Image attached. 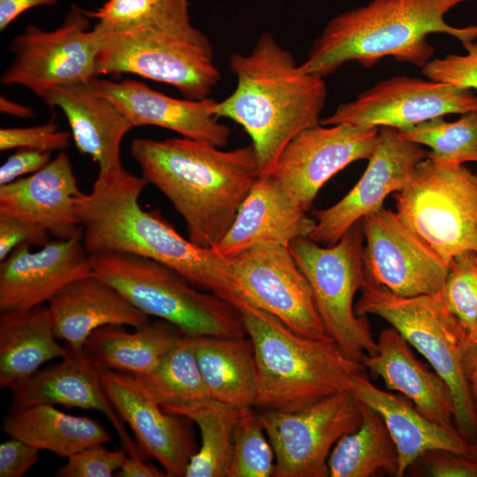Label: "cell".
I'll return each instance as SVG.
<instances>
[{
    "label": "cell",
    "instance_id": "d6a6232c",
    "mask_svg": "<svg viewBox=\"0 0 477 477\" xmlns=\"http://www.w3.org/2000/svg\"><path fill=\"white\" fill-rule=\"evenodd\" d=\"M398 466V452L382 418L362 404L360 425L343 435L329 456V476L375 477L382 473L397 477Z\"/></svg>",
    "mask_w": 477,
    "mask_h": 477
},
{
    "label": "cell",
    "instance_id": "7402d4cb",
    "mask_svg": "<svg viewBox=\"0 0 477 477\" xmlns=\"http://www.w3.org/2000/svg\"><path fill=\"white\" fill-rule=\"evenodd\" d=\"M80 190L69 155L60 151L40 170L0 186V214L44 227L56 239L81 231L76 205Z\"/></svg>",
    "mask_w": 477,
    "mask_h": 477
},
{
    "label": "cell",
    "instance_id": "3957f363",
    "mask_svg": "<svg viewBox=\"0 0 477 477\" xmlns=\"http://www.w3.org/2000/svg\"><path fill=\"white\" fill-rule=\"evenodd\" d=\"M230 68L235 89L216 101L212 111L243 127L252 140L260 176L267 175L297 134L320 123L327 97L324 78L303 72L268 32L249 53L233 54Z\"/></svg>",
    "mask_w": 477,
    "mask_h": 477
},
{
    "label": "cell",
    "instance_id": "816d5d0a",
    "mask_svg": "<svg viewBox=\"0 0 477 477\" xmlns=\"http://www.w3.org/2000/svg\"><path fill=\"white\" fill-rule=\"evenodd\" d=\"M155 1H163V0H155Z\"/></svg>",
    "mask_w": 477,
    "mask_h": 477
},
{
    "label": "cell",
    "instance_id": "b9f144b4",
    "mask_svg": "<svg viewBox=\"0 0 477 477\" xmlns=\"http://www.w3.org/2000/svg\"><path fill=\"white\" fill-rule=\"evenodd\" d=\"M413 468H417L414 473H420V476L477 477L476 458L445 450H434L423 454L408 470Z\"/></svg>",
    "mask_w": 477,
    "mask_h": 477
},
{
    "label": "cell",
    "instance_id": "c3c4849f",
    "mask_svg": "<svg viewBox=\"0 0 477 477\" xmlns=\"http://www.w3.org/2000/svg\"><path fill=\"white\" fill-rule=\"evenodd\" d=\"M118 477H163L167 476L163 470H159L144 458L128 456L120 469L116 473Z\"/></svg>",
    "mask_w": 477,
    "mask_h": 477
},
{
    "label": "cell",
    "instance_id": "6da1fadb",
    "mask_svg": "<svg viewBox=\"0 0 477 477\" xmlns=\"http://www.w3.org/2000/svg\"><path fill=\"white\" fill-rule=\"evenodd\" d=\"M148 183L123 165L99 172L76 205L82 240L90 255L126 253L154 260L193 285L234 305L229 258L182 237L157 210H146L140 197Z\"/></svg>",
    "mask_w": 477,
    "mask_h": 477
},
{
    "label": "cell",
    "instance_id": "ac0fdd59",
    "mask_svg": "<svg viewBox=\"0 0 477 477\" xmlns=\"http://www.w3.org/2000/svg\"><path fill=\"white\" fill-rule=\"evenodd\" d=\"M0 262V315L27 312L49 302L73 280L93 273L82 230L37 251L21 245Z\"/></svg>",
    "mask_w": 477,
    "mask_h": 477
},
{
    "label": "cell",
    "instance_id": "d590c367",
    "mask_svg": "<svg viewBox=\"0 0 477 477\" xmlns=\"http://www.w3.org/2000/svg\"><path fill=\"white\" fill-rule=\"evenodd\" d=\"M402 140L427 146V157L442 163H477V110L461 114L456 121L437 117L399 131Z\"/></svg>",
    "mask_w": 477,
    "mask_h": 477
},
{
    "label": "cell",
    "instance_id": "5bb4252c",
    "mask_svg": "<svg viewBox=\"0 0 477 477\" xmlns=\"http://www.w3.org/2000/svg\"><path fill=\"white\" fill-rule=\"evenodd\" d=\"M473 110H477V95L471 89L405 75L378 81L320 123L403 131L437 117Z\"/></svg>",
    "mask_w": 477,
    "mask_h": 477
},
{
    "label": "cell",
    "instance_id": "d4e9b609",
    "mask_svg": "<svg viewBox=\"0 0 477 477\" xmlns=\"http://www.w3.org/2000/svg\"><path fill=\"white\" fill-rule=\"evenodd\" d=\"M352 391L359 401L375 410L382 418L398 452L397 477L405 476L420 457L434 450H450L475 458L473 446L458 429L432 421L405 396L376 387L366 372L353 375Z\"/></svg>",
    "mask_w": 477,
    "mask_h": 477
},
{
    "label": "cell",
    "instance_id": "7a4b0ae2",
    "mask_svg": "<svg viewBox=\"0 0 477 477\" xmlns=\"http://www.w3.org/2000/svg\"><path fill=\"white\" fill-rule=\"evenodd\" d=\"M130 154L141 177L185 221L188 238L214 248L260 177L251 144L231 150L186 137L134 139Z\"/></svg>",
    "mask_w": 477,
    "mask_h": 477
},
{
    "label": "cell",
    "instance_id": "f6af8a7d",
    "mask_svg": "<svg viewBox=\"0 0 477 477\" xmlns=\"http://www.w3.org/2000/svg\"><path fill=\"white\" fill-rule=\"evenodd\" d=\"M51 154L35 149H18L0 167V186L40 170L50 162Z\"/></svg>",
    "mask_w": 477,
    "mask_h": 477
},
{
    "label": "cell",
    "instance_id": "d6986e66",
    "mask_svg": "<svg viewBox=\"0 0 477 477\" xmlns=\"http://www.w3.org/2000/svg\"><path fill=\"white\" fill-rule=\"evenodd\" d=\"M103 388L123 421L134 434L142 454L157 460L168 477H183L198 447L184 416L166 413L136 376L100 370Z\"/></svg>",
    "mask_w": 477,
    "mask_h": 477
},
{
    "label": "cell",
    "instance_id": "2e32d148",
    "mask_svg": "<svg viewBox=\"0 0 477 477\" xmlns=\"http://www.w3.org/2000/svg\"><path fill=\"white\" fill-rule=\"evenodd\" d=\"M366 279L402 297L442 291L450 267L400 220L381 208L362 220Z\"/></svg>",
    "mask_w": 477,
    "mask_h": 477
},
{
    "label": "cell",
    "instance_id": "cb8c5ba5",
    "mask_svg": "<svg viewBox=\"0 0 477 477\" xmlns=\"http://www.w3.org/2000/svg\"><path fill=\"white\" fill-rule=\"evenodd\" d=\"M48 304L56 337L76 353L83 352L88 337L101 327L136 328L150 321L119 291L94 273L66 284Z\"/></svg>",
    "mask_w": 477,
    "mask_h": 477
},
{
    "label": "cell",
    "instance_id": "44dd1931",
    "mask_svg": "<svg viewBox=\"0 0 477 477\" xmlns=\"http://www.w3.org/2000/svg\"><path fill=\"white\" fill-rule=\"evenodd\" d=\"M10 390V409L36 405H61L100 412L110 421L128 456L143 458L103 388L100 370L87 359L84 352H72L61 362L39 369Z\"/></svg>",
    "mask_w": 477,
    "mask_h": 477
},
{
    "label": "cell",
    "instance_id": "bcb514c9",
    "mask_svg": "<svg viewBox=\"0 0 477 477\" xmlns=\"http://www.w3.org/2000/svg\"><path fill=\"white\" fill-rule=\"evenodd\" d=\"M57 0H0V30L4 31L24 12L38 6H51Z\"/></svg>",
    "mask_w": 477,
    "mask_h": 477
},
{
    "label": "cell",
    "instance_id": "8d00e7d4",
    "mask_svg": "<svg viewBox=\"0 0 477 477\" xmlns=\"http://www.w3.org/2000/svg\"><path fill=\"white\" fill-rule=\"evenodd\" d=\"M252 408H246L233 431V452L229 477H269L275 472V453Z\"/></svg>",
    "mask_w": 477,
    "mask_h": 477
},
{
    "label": "cell",
    "instance_id": "277c9868",
    "mask_svg": "<svg viewBox=\"0 0 477 477\" xmlns=\"http://www.w3.org/2000/svg\"><path fill=\"white\" fill-rule=\"evenodd\" d=\"M466 1L370 0L332 18L300 68L324 78L345 63L369 68L384 57L422 68L435 51L428 34H449L462 44L477 39V25L458 27L445 21L451 9Z\"/></svg>",
    "mask_w": 477,
    "mask_h": 477
},
{
    "label": "cell",
    "instance_id": "9a60e30c",
    "mask_svg": "<svg viewBox=\"0 0 477 477\" xmlns=\"http://www.w3.org/2000/svg\"><path fill=\"white\" fill-rule=\"evenodd\" d=\"M378 132L377 127L319 123L300 132L286 145L269 175L307 212L330 178L355 161L369 159Z\"/></svg>",
    "mask_w": 477,
    "mask_h": 477
},
{
    "label": "cell",
    "instance_id": "1f68e13d",
    "mask_svg": "<svg viewBox=\"0 0 477 477\" xmlns=\"http://www.w3.org/2000/svg\"><path fill=\"white\" fill-rule=\"evenodd\" d=\"M169 413L184 416L197 425L201 444L186 467L185 477H229L233 431L245 409L212 398L163 405Z\"/></svg>",
    "mask_w": 477,
    "mask_h": 477
},
{
    "label": "cell",
    "instance_id": "7bdbcfd3",
    "mask_svg": "<svg viewBox=\"0 0 477 477\" xmlns=\"http://www.w3.org/2000/svg\"><path fill=\"white\" fill-rule=\"evenodd\" d=\"M49 232L42 226L28 220L0 214V261L16 247L26 244L40 247L49 243Z\"/></svg>",
    "mask_w": 477,
    "mask_h": 477
},
{
    "label": "cell",
    "instance_id": "681fc988",
    "mask_svg": "<svg viewBox=\"0 0 477 477\" xmlns=\"http://www.w3.org/2000/svg\"><path fill=\"white\" fill-rule=\"evenodd\" d=\"M0 111L4 114L19 118L28 119L34 117L32 108L10 100L4 95L0 96Z\"/></svg>",
    "mask_w": 477,
    "mask_h": 477
},
{
    "label": "cell",
    "instance_id": "f1b7e54d",
    "mask_svg": "<svg viewBox=\"0 0 477 477\" xmlns=\"http://www.w3.org/2000/svg\"><path fill=\"white\" fill-rule=\"evenodd\" d=\"M194 349L210 398L238 409L256 405V363L247 336L196 337Z\"/></svg>",
    "mask_w": 477,
    "mask_h": 477
},
{
    "label": "cell",
    "instance_id": "ab89813d",
    "mask_svg": "<svg viewBox=\"0 0 477 477\" xmlns=\"http://www.w3.org/2000/svg\"><path fill=\"white\" fill-rule=\"evenodd\" d=\"M463 45L467 51L465 55L452 54L430 59L422 67L424 76L459 88H477V42Z\"/></svg>",
    "mask_w": 477,
    "mask_h": 477
},
{
    "label": "cell",
    "instance_id": "4dcf8cb0",
    "mask_svg": "<svg viewBox=\"0 0 477 477\" xmlns=\"http://www.w3.org/2000/svg\"><path fill=\"white\" fill-rule=\"evenodd\" d=\"M3 430L9 437L66 458L110 440L98 421L65 413L51 405L10 409L4 418Z\"/></svg>",
    "mask_w": 477,
    "mask_h": 477
},
{
    "label": "cell",
    "instance_id": "5b68a950",
    "mask_svg": "<svg viewBox=\"0 0 477 477\" xmlns=\"http://www.w3.org/2000/svg\"><path fill=\"white\" fill-rule=\"evenodd\" d=\"M254 351L256 405L263 411L294 412L337 392L352 390L362 362L343 353L332 339L300 335L242 297L234 303Z\"/></svg>",
    "mask_w": 477,
    "mask_h": 477
},
{
    "label": "cell",
    "instance_id": "ee69618b",
    "mask_svg": "<svg viewBox=\"0 0 477 477\" xmlns=\"http://www.w3.org/2000/svg\"><path fill=\"white\" fill-rule=\"evenodd\" d=\"M40 450L17 438L0 443V477H21L39 459Z\"/></svg>",
    "mask_w": 477,
    "mask_h": 477
},
{
    "label": "cell",
    "instance_id": "484cf974",
    "mask_svg": "<svg viewBox=\"0 0 477 477\" xmlns=\"http://www.w3.org/2000/svg\"><path fill=\"white\" fill-rule=\"evenodd\" d=\"M64 114L78 150L98 163L99 172L122 164L121 143L133 128L124 113L89 82L57 87L43 98Z\"/></svg>",
    "mask_w": 477,
    "mask_h": 477
},
{
    "label": "cell",
    "instance_id": "74e56055",
    "mask_svg": "<svg viewBox=\"0 0 477 477\" xmlns=\"http://www.w3.org/2000/svg\"><path fill=\"white\" fill-rule=\"evenodd\" d=\"M441 293L468 334L477 318V252L464 253L452 261Z\"/></svg>",
    "mask_w": 477,
    "mask_h": 477
},
{
    "label": "cell",
    "instance_id": "f907efd6",
    "mask_svg": "<svg viewBox=\"0 0 477 477\" xmlns=\"http://www.w3.org/2000/svg\"><path fill=\"white\" fill-rule=\"evenodd\" d=\"M469 339L477 344V318L476 321L472 328V329L468 333Z\"/></svg>",
    "mask_w": 477,
    "mask_h": 477
},
{
    "label": "cell",
    "instance_id": "ffe728a7",
    "mask_svg": "<svg viewBox=\"0 0 477 477\" xmlns=\"http://www.w3.org/2000/svg\"><path fill=\"white\" fill-rule=\"evenodd\" d=\"M95 88L110 100L133 127L153 125L218 148L228 144L231 130L218 121L212 109L216 101L177 99L134 80L95 78Z\"/></svg>",
    "mask_w": 477,
    "mask_h": 477
},
{
    "label": "cell",
    "instance_id": "7c38bea8",
    "mask_svg": "<svg viewBox=\"0 0 477 477\" xmlns=\"http://www.w3.org/2000/svg\"><path fill=\"white\" fill-rule=\"evenodd\" d=\"M258 418L275 453L274 477H327L334 445L361 423L362 404L345 390L299 411H262Z\"/></svg>",
    "mask_w": 477,
    "mask_h": 477
},
{
    "label": "cell",
    "instance_id": "8fae6325",
    "mask_svg": "<svg viewBox=\"0 0 477 477\" xmlns=\"http://www.w3.org/2000/svg\"><path fill=\"white\" fill-rule=\"evenodd\" d=\"M90 20L86 10L73 5L54 30L27 25L9 44L14 57L1 83L25 87L43 99L57 87L98 78L100 44Z\"/></svg>",
    "mask_w": 477,
    "mask_h": 477
},
{
    "label": "cell",
    "instance_id": "60d3db41",
    "mask_svg": "<svg viewBox=\"0 0 477 477\" xmlns=\"http://www.w3.org/2000/svg\"><path fill=\"white\" fill-rule=\"evenodd\" d=\"M128 457L122 448L109 450L102 443L87 447L67 458L56 473L57 477H111Z\"/></svg>",
    "mask_w": 477,
    "mask_h": 477
},
{
    "label": "cell",
    "instance_id": "e575fe53",
    "mask_svg": "<svg viewBox=\"0 0 477 477\" xmlns=\"http://www.w3.org/2000/svg\"><path fill=\"white\" fill-rule=\"evenodd\" d=\"M134 376L161 406L210 398L197 361L193 337L183 335L150 372Z\"/></svg>",
    "mask_w": 477,
    "mask_h": 477
},
{
    "label": "cell",
    "instance_id": "83f0119b",
    "mask_svg": "<svg viewBox=\"0 0 477 477\" xmlns=\"http://www.w3.org/2000/svg\"><path fill=\"white\" fill-rule=\"evenodd\" d=\"M184 334L163 321H149L134 331L110 325L95 329L83 352L99 370L141 375L150 372Z\"/></svg>",
    "mask_w": 477,
    "mask_h": 477
},
{
    "label": "cell",
    "instance_id": "f35d334b",
    "mask_svg": "<svg viewBox=\"0 0 477 477\" xmlns=\"http://www.w3.org/2000/svg\"><path fill=\"white\" fill-rule=\"evenodd\" d=\"M72 138L71 132L60 130L51 118L45 124L30 127L0 129V150L35 149L46 152L64 151Z\"/></svg>",
    "mask_w": 477,
    "mask_h": 477
},
{
    "label": "cell",
    "instance_id": "4316f807",
    "mask_svg": "<svg viewBox=\"0 0 477 477\" xmlns=\"http://www.w3.org/2000/svg\"><path fill=\"white\" fill-rule=\"evenodd\" d=\"M376 343V352L361 360L365 368L381 377L388 390L407 398L432 421L458 429L449 386L415 357L407 340L391 326L381 331Z\"/></svg>",
    "mask_w": 477,
    "mask_h": 477
},
{
    "label": "cell",
    "instance_id": "30bf717a",
    "mask_svg": "<svg viewBox=\"0 0 477 477\" xmlns=\"http://www.w3.org/2000/svg\"><path fill=\"white\" fill-rule=\"evenodd\" d=\"M93 28L100 44L99 76L135 74L170 85L192 100L209 97L221 79L210 43L154 31Z\"/></svg>",
    "mask_w": 477,
    "mask_h": 477
},
{
    "label": "cell",
    "instance_id": "603a6c76",
    "mask_svg": "<svg viewBox=\"0 0 477 477\" xmlns=\"http://www.w3.org/2000/svg\"><path fill=\"white\" fill-rule=\"evenodd\" d=\"M315 220L299 207L270 175L254 184L235 219L214 249L230 258L261 245H290L309 238Z\"/></svg>",
    "mask_w": 477,
    "mask_h": 477
},
{
    "label": "cell",
    "instance_id": "ba28073f",
    "mask_svg": "<svg viewBox=\"0 0 477 477\" xmlns=\"http://www.w3.org/2000/svg\"><path fill=\"white\" fill-rule=\"evenodd\" d=\"M394 198L403 223L449 267L477 252V175L463 164L426 157Z\"/></svg>",
    "mask_w": 477,
    "mask_h": 477
},
{
    "label": "cell",
    "instance_id": "9c48e42d",
    "mask_svg": "<svg viewBox=\"0 0 477 477\" xmlns=\"http://www.w3.org/2000/svg\"><path fill=\"white\" fill-rule=\"evenodd\" d=\"M363 241L358 222L334 245L321 246L304 238L289 246L309 282L326 332L344 355L360 362L377 351L367 317L359 316L353 304L366 279Z\"/></svg>",
    "mask_w": 477,
    "mask_h": 477
},
{
    "label": "cell",
    "instance_id": "7dc6e473",
    "mask_svg": "<svg viewBox=\"0 0 477 477\" xmlns=\"http://www.w3.org/2000/svg\"><path fill=\"white\" fill-rule=\"evenodd\" d=\"M462 362L465 379L477 415V344L470 339L465 347ZM473 454L477 459V442L473 446Z\"/></svg>",
    "mask_w": 477,
    "mask_h": 477
},
{
    "label": "cell",
    "instance_id": "e0dca14e",
    "mask_svg": "<svg viewBox=\"0 0 477 477\" xmlns=\"http://www.w3.org/2000/svg\"><path fill=\"white\" fill-rule=\"evenodd\" d=\"M421 145L402 140L399 131L379 127L375 148L356 185L329 208L313 212L315 226L308 238L331 246L366 216L381 208L391 193L401 191L427 157Z\"/></svg>",
    "mask_w": 477,
    "mask_h": 477
},
{
    "label": "cell",
    "instance_id": "4fadbf2b",
    "mask_svg": "<svg viewBox=\"0 0 477 477\" xmlns=\"http://www.w3.org/2000/svg\"><path fill=\"white\" fill-rule=\"evenodd\" d=\"M229 261L239 297L273 314L300 335L332 339L326 332L309 282L289 246H257L230 257Z\"/></svg>",
    "mask_w": 477,
    "mask_h": 477
},
{
    "label": "cell",
    "instance_id": "8992f818",
    "mask_svg": "<svg viewBox=\"0 0 477 477\" xmlns=\"http://www.w3.org/2000/svg\"><path fill=\"white\" fill-rule=\"evenodd\" d=\"M93 273L135 307L190 337H246L239 310L223 298L201 292L167 266L126 253L90 255Z\"/></svg>",
    "mask_w": 477,
    "mask_h": 477
},
{
    "label": "cell",
    "instance_id": "f546056e",
    "mask_svg": "<svg viewBox=\"0 0 477 477\" xmlns=\"http://www.w3.org/2000/svg\"><path fill=\"white\" fill-rule=\"evenodd\" d=\"M57 342L48 307L0 315V386L11 389L52 360L71 354Z\"/></svg>",
    "mask_w": 477,
    "mask_h": 477
},
{
    "label": "cell",
    "instance_id": "52a82bcc",
    "mask_svg": "<svg viewBox=\"0 0 477 477\" xmlns=\"http://www.w3.org/2000/svg\"><path fill=\"white\" fill-rule=\"evenodd\" d=\"M355 305L359 316L376 315L395 328L449 386L456 427L471 445L477 442V415L463 370L468 334L447 307L441 292L402 297L385 287L365 282Z\"/></svg>",
    "mask_w": 477,
    "mask_h": 477
},
{
    "label": "cell",
    "instance_id": "836d02e7",
    "mask_svg": "<svg viewBox=\"0 0 477 477\" xmlns=\"http://www.w3.org/2000/svg\"><path fill=\"white\" fill-rule=\"evenodd\" d=\"M86 12L110 31L147 30L210 43L192 24L188 0H107L96 11Z\"/></svg>",
    "mask_w": 477,
    "mask_h": 477
}]
</instances>
